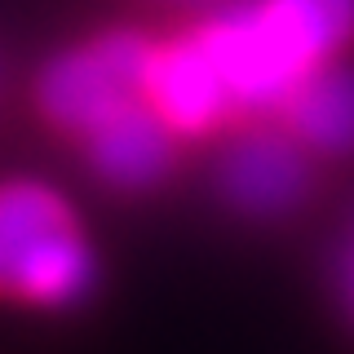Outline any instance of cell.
<instances>
[{
    "instance_id": "cell-1",
    "label": "cell",
    "mask_w": 354,
    "mask_h": 354,
    "mask_svg": "<svg viewBox=\"0 0 354 354\" xmlns=\"http://www.w3.org/2000/svg\"><path fill=\"white\" fill-rule=\"evenodd\" d=\"M97 261L75 208L44 182H0V297L66 310L84 301Z\"/></svg>"
},
{
    "instance_id": "cell-6",
    "label": "cell",
    "mask_w": 354,
    "mask_h": 354,
    "mask_svg": "<svg viewBox=\"0 0 354 354\" xmlns=\"http://www.w3.org/2000/svg\"><path fill=\"white\" fill-rule=\"evenodd\" d=\"M283 129L319 155H354V66L324 62L283 97Z\"/></svg>"
},
{
    "instance_id": "cell-4",
    "label": "cell",
    "mask_w": 354,
    "mask_h": 354,
    "mask_svg": "<svg viewBox=\"0 0 354 354\" xmlns=\"http://www.w3.org/2000/svg\"><path fill=\"white\" fill-rule=\"evenodd\" d=\"M217 186L230 208L248 217H283L310 195L306 147L292 133H248L226 147L217 169Z\"/></svg>"
},
{
    "instance_id": "cell-8",
    "label": "cell",
    "mask_w": 354,
    "mask_h": 354,
    "mask_svg": "<svg viewBox=\"0 0 354 354\" xmlns=\"http://www.w3.org/2000/svg\"><path fill=\"white\" fill-rule=\"evenodd\" d=\"M164 5H208L213 9V5H221V0H164Z\"/></svg>"
},
{
    "instance_id": "cell-5",
    "label": "cell",
    "mask_w": 354,
    "mask_h": 354,
    "mask_svg": "<svg viewBox=\"0 0 354 354\" xmlns=\"http://www.w3.org/2000/svg\"><path fill=\"white\" fill-rule=\"evenodd\" d=\"M88 169L115 191H147L177 160V133L155 115L147 97L111 111L80 138Z\"/></svg>"
},
{
    "instance_id": "cell-2",
    "label": "cell",
    "mask_w": 354,
    "mask_h": 354,
    "mask_svg": "<svg viewBox=\"0 0 354 354\" xmlns=\"http://www.w3.org/2000/svg\"><path fill=\"white\" fill-rule=\"evenodd\" d=\"M151 40L138 31H106L58 53L40 71L36 102L58 133L80 142L111 111L147 97Z\"/></svg>"
},
{
    "instance_id": "cell-7",
    "label": "cell",
    "mask_w": 354,
    "mask_h": 354,
    "mask_svg": "<svg viewBox=\"0 0 354 354\" xmlns=\"http://www.w3.org/2000/svg\"><path fill=\"white\" fill-rule=\"evenodd\" d=\"M261 5L310 66L337 62L354 44V0H261Z\"/></svg>"
},
{
    "instance_id": "cell-3",
    "label": "cell",
    "mask_w": 354,
    "mask_h": 354,
    "mask_svg": "<svg viewBox=\"0 0 354 354\" xmlns=\"http://www.w3.org/2000/svg\"><path fill=\"white\" fill-rule=\"evenodd\" d=\"M147 102L177 138L213 133L235 115V97L221 80L217 62L208 58L204 40L195 31L164 44H151L147 62Z\"/></svg>"
}]
</instances>
